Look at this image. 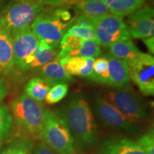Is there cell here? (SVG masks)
Returning <instances> with one entry per match:
<instances>
[{
	"label": "cell",
	"mask_w": 154,
	"mask_h": 154,
	"mask_svg": "<svg viewBox=\"0 0 154 154\" xmlns=\"http://www.w3.org/2000/svg\"><path fill=\"white\" fill-rule=\"evenodd\" d=\"M106 57L108 60L109 86L117 88H126L130 81L128 63L126 61L114 58L109 54Z\"/></svg>",
	"instance_id": "obj_13"
},
{
	"label": "cell",
	"mask_w": 154,
	"mask_h": 154,
	"mask_svg": "<svg viewBox=\"0 0 154 154\" xmlns=\"http://www.w3.org/2000/svg\"><path fill=\"white\" fill-rule=\"evenodd\" d=\"M32 154H58L43 142L39 141L34 147Z\"/></svg>",
	"instance_id": "obj_30"
},
{
	"label": "cell",
	"mask_w": 154,
	"mask_h": 154,
	"mask_svg": "<svg viewBox=\"0 0 154 154\" xmlns=\"http://www.w3.org/2000/svg\"><path fill=\"white\" fill-rule=\"evenodd\" d=\"M146 0H103L111 14L123 17L141 8Z\"/></svg>",
	"instance_id": "obj_18"
},
{
	"label": "cell",
	"mask_w": 154,
	"mask_h": 154,
	"mask_svg": "<svg viewBox=\"0 0 154 154\" xmlns=\"http://www.w3.org/2000/svg\"><path fill=\"white\" fill-rule=\"evenodd\" d=\"M78 1H82V0H78Z\"/></svg>",
	"instance_id": "obj_33"
},
{
	"label": "cell",
	"mask_w": 154,
	"mask_h": 154,
	"mask_svg": "<svg viewBox=\"0 0 154 154\" xmlns=\"http://www.w3.org/2000/svg\"><path fill=\"white\" fill-rule=\"evenodd\" d=\"M58 154H72L74 140L64 121L56 112L45 109L40 140Z\"/></svg>",
	"instance_id": "obj_4"
},
{
	"label": "cell",
	"mask_w": 154,
	"mask_h": 154,
	"mask_svg": "<svg viewBox=\"0 0 154 154\" xmlns=\"http://www.w3.org/2000/svg\"><path fill=\"white\" fill-rule=\"evenodd\" d=\"M33 148V141L25 138H19L17 141L7 147L0 154H32Z\"/></svg>",
	"instance_id": "obj_24"
},
{
	"label": "cell",
	"mask_w": 154,
	"mask_h": 154,
	"mask_svg": "<svg viewBox=\"0 0 154 154\" xmlns=\"http://www.w3.org/2000/svg\"><path fill=\"white\" fill-rule=\"evenodd\" d=\"M12 37L14 64L23 70H27L33 59L39 40L30 26L11 33Z\"/></svg>",
	"instance_id": "obj_10"
},
{
	"label": "cell",
	"mask_w": 154,
	"mask_h": 154,
	"mask_svg": "<svg viewBox=\"0 0 154 154\" xmlns=\"http://www.w3.org/2000/svg\"><path fill=\"white\" fill-rule=\"evenodd\" d=\"M77 10L83 15L89 17H98L111 14L103 0H82L76 5Z\"/></svg>",
	"instance_id": "obj_20"
},
{
	"label": "cell",
	"mask_w": 154,
	"mask_h": 154,
	"mask_svg": "<svg viewBox=\"0 0 154 154\" xmlns=\"http://www.w3.org/2000/svg\"><path fill=\"white\" fill-rule=\"evenodd\" d=\"M50 88L51 86L45 80L41 77H35L26 84L24 93L32 99L42 102L45 100Z\"/></svg>",
	"instance_id": "obj_21"
},
{
	"label": "cell",
	"mask_w": 154,
	"mask_h": 154,
	"mask_svg": "<svg viewBox=\"0 0 154 154\" xmlns=\"http://www.w3.org/2000/svg\"><path fill=\"white\" fill-rule=\"evenodd\" d=\"M103 97L135 124L149 118V108L145 101L131 90L117 88L107 92Z\"/></svg>",
	"instance_id": "obj_6"
},
{
	"label": "cell",
	"mask_w": 154,
	"mask_h": 154,
	"mask_svg": "<svg viewBox=\"0 0 154 154\" xmlns=\"http://www.w3.org/2000/svg\"><path fill=\"white\" fill-rule=\"evenodd\" d=\"M8 93V88L4 79L0 77V102L5 99Z\"/></svg>",
	"instance_id": "obj_31"
},
{
	"label": "cell",
	"mask_w": 154,
	"mask_h": 154,
	"mask_svg": "<svg viewBox=\"0 0 154 154\" xmlns=\"http://www.w3.org/2000/svg\"><path fill=\"white\" fill-rule=\"evenodd\" d=\"M101 53L100 44L95 40H84L77 57L96 58Z\"/></svg>",
	"instance_id": "obj_26"
},
{
	"label": "cell",
	"mask_w": 154,
	"mask_h": 154,
	"mask_svg": "<svg viewBox=\"0 0 154 154\" xmlns=\"http://www.w3.org/2000/svg\"><path fill=\"white\" fill-rule=\"evenodd\" d=\"M94 109L104 126L134 134L137 131L138 124L131 121L103 96H96L94 97Z\"/></svg>",
	"instance_id": "obj_9"
},
{
	"label": "cell",
	"mask_w": 154,
	"mask_h": 154,
	"mask_svg": "<svg viewBox=\"0 0 154 154\" xmlns=\"http://www.w3.org/2000/svg\"><path fill=\"white\" fill-rule=\"evenodd\" d=\"M68 126L74 140L80 149H88L99 140L98 126L91 107L82 96L75 95L66 105L56 111Z\"/></svg>",
	"instance_id": "obj_1"
},
{
	"label": "cell",
	"mask_w": 154,
	"mask_h": 154,
	"mask_svg": "<svg viewBox=\"0 0 154 154\" xmlns=\"http://www.w3.org/2000/svg\"><path fill=\"white\" fill-rule=\"evenodd\" d=\"M10 109L17 137L32 141L39 140L45 111L42 102L22 93L11 101Z\"/></svg>",
	"instance_id": "obj_2"
},
{
	"label": "cell",
	"mask_w": 154,
	"mask_h": 154,
	"mask_svg": "<svg viewBox=\"0 0 154 154\" xmlns=\"http://www.w3.org/2000/svg\"><path fill=\"white\" fill-rule=\"evenodd\" d=\"M95 59L91 57H66L59 60L64 70L71 76L88 78L91 74Z\"/></svg>",
	"instance_id": "obj_14"
},
{
	"label": "cell",
	"mask_w": 154,
	"mask_h": 154,
	"mask_svg": "<svg viewBox=\"0 0 154 154\" xmlns=\"http://www.w3.org/2000/svg\"><path fill=\"white\" fill-rule=\"evenodd\" d=\"M136 142L148 154H154L153 130H150L143 135Z\"/></svg>",
	"instance_id": "obj_28"
},
{
	"label": "cell",
	"mask_w": 154,
	"mask_h": 154,
	"mask_svg": "<svg viewBox=\"0 0 154 154\" xmlns=\"http://www.w3.org/2000/svg\"><path fill=\"white\" fill-rule=\"evenodd\" d=\"M66 33L84 40H95V41H97L95 31L93 29L81 27V26L72 25L67 31Z\"/></svg>",
	"instance_id": "obj_27"
},
{
	"label": "cell",
	"mask_w": 154,
	"mask_h": 154,
	"mask_svg": "<svg viewBox=\"0 0 154 154\" xmlns=\"http://www.w3.org/2000/svg\"><path fill=\"white\" fill-rule=\"evenodd\" d=\"M14 65L12 37L10 32L0 24V72Z\"/></svg>",
	"instance_id": "obj_16"
},
{
	"label": "cell",
	"mask_w": 154,
	"mask_h": 154,
	"mask_svg": "<svg viewBox=\"0 0 154 154\" xmlns=\"http://www.w3.org/2000/svg\"><path fill=\"white\" fill-rule=\"evenodd\" d=\"M141 52L133 42L129 41L119 42L109 47V54L128 63L139 57Z\"/></svg>",
	"instance_id": "obj_19"
},
{
	"label": "cell",
	"mask_w": 154,
	"mask_h": 154,
	"mask_svg": "<svg viewBox=\"0 0 154 154\" xmlns=\"http://www.w3.org/2000/svg\"><path fill=\"white\" fill-rule=\"evenodd\" d=\"M97 154H148L136 141L128 138H110L105 140Z\"/></svg>",
	"instance_id": "obj_12"
},
{
	"label": "cell",
	"mask_w": 154,
	"mask_h": 154,
	"mask_svg": "<svg viewBox=\"0 0 154 154\" xmlns=\"http://www.w3.org/2000/svg\"><path fill=\"white\" fill-rule=\"evenodd\" d=\"M94 29L100 45L109 47L119 42L129 41L131 35L122 17L112 14L94 17Z\"/></svg>",
	"instance_id": "obj_7"
},
{
	"label": "cell",
	"mask_w": 154,
	"mask_h": 154,
	"mask_svg": "<svg viewBox=\"0 0 154 154\" xmlns=\"http://www.w3.org/2000/svg\"><path fill=\"white\" fill-rule=\"evenodd\" d=\"M60 51V46H53L44 41H39L28 69L41 68L54 60Z\"/></svg>",
	"instance_id": "obj_17"
},
{
	"label": "cell",
	"mask_w": 154,
	"mask_h": 154,
	"mask_svg": "<svg viewBox=\"0 0 154 154\" xmlns=\"http://www.w3.org/2000/svg\"><path fill=\"white\" fill-rule=\"evenodd\" d=\"M14 127L12 116L7 106L0 105V142L9 137Z\"/></svg>",
	"instance_id": "obj_23"
},
{
	"label": "cell",
	"mask_w": 154,
	"mask_h": 154,
	"mask_svg": "<svg viewBox=\"0 0 154 154\" xmlns=\"http://www.w3.org/2000/svg\"><path fill=\"white\" fill-rule=\"evenodd\" d=\"M94 17H89L85 15L80 14L79 16L74 19L73 25L94 29Z\"/></svg>",
	"instance_id": "obj_29"
},
{
	"label": "cell",
	"mask_w": 154,
	"mask_h": 154,
	"mask_svg": "<svg viewBox=\"0 0 154 154\" xmlns=\"http://www.w3.org/2000/svg\"><path fill=\"white\" fill-rule=\"evenodd\" d=\"M154 11L150 6H144L134 11L128 19L131 37L146 38L154 35Z\"/></svg>",
	"instance_id": "obj_11"
},
{
	"label": "cell",
	"mask_w": 154,
	"mask_h": 154,
	"mask_svg": "<svg viewBox=\"0 0 154 154\" xmlns=\"http://www.w3.org/2000/svg\"><path fill=\"white\" fill-rule=\"evenodd\" d=\"M66 7L44 9L32 23L30 27L39 41L59 47L68 26L74 22Z\"/></svg>",
	"instance_id": "obj_3"
},
{
	"label": "cell",
	"mask_w": 154,
	"mask_h": 154,
	"mask_svg": "<svg viewBox=\"0 0 154 154\" xmlns=\"http://www.w3.org/2000/svg\"><path fill=\"white\" fill-rule=\"evenodd\" d=\"M69 86L67 84H59L53 86L49 89L45 101L49 104H54L61 101L68 93Z\"/></svg>",
	"instance_id": "obj_25"
},
{
	"label": "cell",
	"mask_w": 154,
	"mask_h": 154,
	"mask_svg": "<svg viewBox=\"0 0 154 154\" xmlns=\"http://www.w3.org/2000/svg\"><path fill=\"white\" fill-rule=\"evenodd\" d=\"M143 42L145 45L149 49V52L151 53V55H153L154 54V38L153 36L149 38H146L143 39Z\"/></svg>",
	"instance_id": "obj_32"
},
{
	"label": "cell",
	"mask_w": 154,
	"mask_h": 154,
	"mask_svg": "<svg viewBox=\"0 0 154 154\" xmlns=\"http://www.w3.org/2000/svg\"><path fill=\"white\" fill-rule=\"evenodd\" d=\"M130 79L145 96L154 94V59L151 54L142 53L128 63Z\"/></svg>",
	"instance_id": "obj_8"
},
{
	"label": "cell",
	"mask_w": 154,
	"mask_h": 154,
	"mask_svg": "<svg viewBox=\"0 0 154 154\" xmlns=\"http://www.w3.org/2000/svg\"><path fill=\"white\" fill-rule=\"evenodd\" d=\"M44 9L38 0H14L0 13V24L10 33L29 27Z\"/></svg>",
	"instance_id": "obj_5"
},
{
	"label": "cell",
	"mask_w": 154,
	"mask_h": 154,
	"mask_svg": "<svg viewBox=\"0 0 154 154\" xmlns=\"http://www.w3.org/2000/svg\"><path fill=\"white\" fill-rule=\"evenodd\" d=\"M39 75L50 86L59 84H68L74 80L72 76L64 70L59 61L56 59L41 67Z\"/></svg>",
	"instance_id": "obj_15"
},
{
	"label": "cell",
	"mask_w": 154,
	"mask_h": 154,
	"mask_svg": "<svg viewBox=\"0 0 154 154\" xmlns=\"http://www.w3.org/2000/svg\"><path fill=\"white\" fill-rule=\"evenodd\" d=\"M88 79L98 84L109 85V75L106 57H100L95 59L92 73Z\"/></svg>",
	"instance_id": "obj_22"
}]
</instances>
